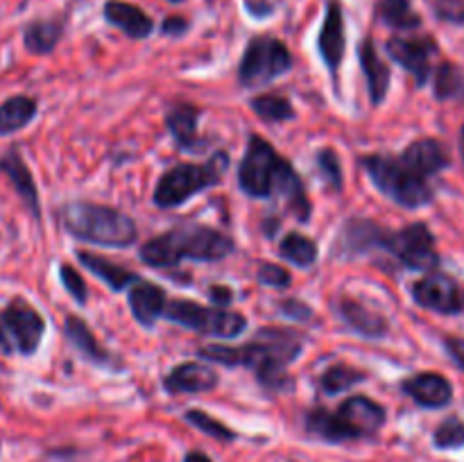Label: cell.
Returning a JSON list of instances; mask_svg holds the SVG:
<instances>
[{"label": "cell", "mask_w": 464, "mask_h": 462, "mask_svg": "<svg viewBox=\"0 0 464 462\" xmlns=\"http://www.w3.org/2000/svg\"><path fill=\"white\" fill-rule=\"evenodd\" d=\"M302 351V338L288 329H261L252 342L243 347L208 344L199 349V356L222 365H245L256 371V379L267 390L285 388L288 374L285 367Z\"/></svg>", "instance_id": "cell-1"}, {"label": "cell", "mask_w": 464, "mask_h": 462, "mask_svg": "<svg viewBox=\"0 0 464 462\" xmlns=\"http://www.w3.org/2000/svg\"><path fill=\"white\" fill-rule=\"evenodd\" d=\"M238 184L249 197H275V195H281L288 202L290 211L297 216V220L304 222L311 216V204L304 195L297 172L261 136L254 134L249 139L238 168Z\"/></svg>", "instance_id": "cell-2"}, {"label": "cell", "mask_w": 464, "mask_h": 462, "mask_svg": "<svg viewBox=\"0 0 464 462\" xmlns=\"http://www.w3.org/2000/svg\"><path fill=\"white\" fill-rule=\"evenodd\" d=\"M234 252V240L222 231L204 225L170 229L168 234L148 240L140 249V261L152 267H172L186 261H222Z\"/></svg>", "instance_id": "cell-3"}, {"label": "cell", "mask_w": 464, "mask_h": 462, "mask_svg": "<svg viewBox=\"0 0 464 462\" xmlns=\"http://www.w3.org/2000/svg\"><path fill=\"white\" fill-rule=\"evenodd\" d=\"M62 222L72 238L102 247H127L136 240L134 220L104 204H66L62 211Z\"/></svg>", "instance_id": "cell-4"}, {"label": "cell", "mask_w": 464, "mask_h": 462, "mask_svg": "<svg viewBox=\"0 0 464 462\" xmlns=\"http://www.w3.org/2000/svg\"><path fill=\"white\" fill-rule=\"evenodd\" d=\"M385 424V408L370 397H349L335 412L313 410L306 417L308 433L326 442L372 438Z\"/></svg>", "instance_id": "cell-5"}, {"label": "cell", "mask_w": 464, "mask_h": 462, "mask_svg": "<svg viewBox=\"0 0 464 462\" xmlns=\"http://www.w3.org/2000/svg\"><path fill=\"white\" fill-rule=\"evenodd\" d=\"M376 188L388 195L392 202L406 208H420L433 199V188L429 179L421 177L415 168L408 166L401 157H365L361 161Z\"/></svg>", "instance_id": "cell-6"}, {"label": "cell", "mask_w": 464, "mask_h": 462, "mask_svg": "<svg viewBox=\"0 0 464 462\" xmlns=\"http://www.w3.org/2000/svg\"><path fill=\"white\" fill-rule=\"evenodd\" d=\"M227 168H229V159L225 152H218L207 163H179L159 179L154 188V204L161 208L179 207L193 195L220 184Z\"/></svg>", "instance_id": "cell-7"}, {"label": "cell", "mask_w": 464, "mask_h": 462, "mask_svg": "<svg viewBox=\"0 0 464 462\" xmlns=\"http://www.w3.org/2000/svg\"><path fill=\"white\" fill-rule=\"evenodd\" d=\"M290 68H293V54L285 48L284 41L267 34L254 36L240 59L238 80L243 86L256 89L285 75Z\"/></svg>", "instance_id": "cell-8"}, {"label": "cell", "mask_w": 464, "mask_h": 462, "mask_svg": "<svg viewBox=\"0 0 464 462\" xmlns=\"http://www.w3.org/2000/svg\"><path fill=\"white\" fill-rule=\"evenodd\" d=\"M168 317L175 324L186 326L190 331H198L202 335L213 338H238L247 329V320L240 313L225 311V308H208L202 303L188 302V299H177L166 306Z\"/></svg>", "instance_id": "cell-9"}, {"label": "cell", "mask_w": 464, "mask_h": 462, "mask_svg": "<svg viewBox=\"0 0 464 462\" xmlns=\"http://www.w3.org/2000/svg\"><path fill=\"white\" fill-rule=\"evenodd\" d=\"M44 331V317L25 299H12V303L0 313V349L5 353L16 349L23 356H30L39 349Z\"/></svg>", "instance_id": "cell-10"}, {"label": "cell", "mask_w": 464, "mask_h": 462, "mask_svg": "<svg viewBox=\"0 0 464 462\" xmlns=\"http://www.w3.org/2000/svg\"><path fill=\"white\" fill-rule=\"evenodd\" d=\"M385 247L408 270L433 272L440 265V254L435 249V238L424 222H415V225L403 226L394 236H388Z\"/></svg>", "instance_id": "cell-11"}, {"label": "cell", "mask_w": 464, "mask_h": 462, "mask_svg": "<svg viewBox=\"0 0 464 462\" xmlns=\"http://www.w3.org/2000/svg\"><path fill=\"white\" fill-rule=\"evenodd\" d=\"M390 57L415 75L417 84H426L430 77V59L438 53V43L430 36H392L385 43Z\"/></svg>", "instance_id": "cell-12"}, {"label": "cell", "mask_w": 464, "mask_h": 462, "mask_svg": "<svg viewBox=\"0 0 464 462\" xmlns=\"http://www.w3.org/2000/svg\"><path fill=\"white\" fill-rule=\"evenodd\" d=\"M412 299L420 306L444 313V315H453L464 308V293L460 285L451 276L438 274V272L412 284Z\"/></svg>", "instance_id": "cell-13"}, {"label": "cell", "mask_w": 464, "mask_h": 462, "mask_svg": "<svg viewBox=\"0 0 464 462\" xmlns=\"http://www.w3.org/2000/svg\"><path fill=\"white\" fill-rule=\"evenodd\" d=\"M344 45H347V39H344V14L343 7H340L338 0H329L324 14V23H322L320 39H317V48H320L322 59L329 66L331 72L338 71L340 62L344 57Z\"/></svg>", "instance_id": "cell-14"}, {"label": "cell", "mask_w": 464, "mask_h": 462, "mask_svg": "<svg viewBox=\"0 0 464 462\" xmlns=\"http://www.w3.org/2000/svg\"><path fill=\"white\" fill-rule=\"evenodd\" d=\"M335 313H338V317L349 329L356 331L362 338L379 340L383 335H388L390 331L388 320L381 313L372 311L370 306H365V303L353 297H340L335 302Z\"/></svg>", "instance_id": "cell-15"}, {"label": "cell", "mask_w": 464, "mask_h": 462, "mask_svg": "<svg viewBox=\"0 0 464 462\" xmlns=\"http://www.w3.org/2000/svg\"><path fill=\"white\" fill-rule=\"evenodd\" d=\"M403 392L424 408H444L451 403L453 388L438 371H420L401 383Z\"/></svg>", "instance_id": "cell-16"}, {"label": "cell", "mask_w": 464, "mask_h": 462, "mask_svg": "<svg viewBox=\"0 0 464 462\" xmlns=\"http://www.w3.org/2000/svg\"><path fill=\"white\" fill-rule=\"evenodd\" d=\"M104 18L109 25L118 27L130 39H148L154 32V21L136 5L125 0H107L102 7Z\"/></svg>", "instance_id": "cell-17"}, {"label": "cell", "mask_w": 464, "mask_h": 462, "mask_svg": "<svg viewBox=\"0 0 464 462\" xmlns=\"http://www.w3.org/2000/svg\"><path fill=\"white\" fill-rule=\"evenodd\" d=\"M385 231L381 226H376L374 222L370 220H349L347 225L340 229L338 240H335L334 249L335 254H343V256H349V254H362L370 252V249L383 245L385 247Z\"/></svg>", "instance_id": "cell-18"}, {"label": "cell", "mask_w": 464, "mask_h": 462, "mask_svg": "<svg viewBox=\"0 0 464 462\" xmlns=\"http://www.w3.org/2000/svg\"><path fill=\"white\" fill-rule=\"evenodd\" d=\"M218 385V374L211 367L202 362H184L175 367L170 374L163 379V388L172 394H198L213 390Z\"/></svg>", "instance_id": "cell-19"}, {"label": "cell", "mask_w": 464, "mask_h": 462, "mask_svg": "<svg viewBox=\"0 0 464 462\" xmlns=\"http://www.w3.org/2000/svg\"><path fill=\"white\" fill-rule=\"evenodd\" d=\"M166 306V293L152 281H136L130 288V308L143 326H154Z\"/></svg>", "instance_id": "cell-20"}, {"label": "cell", "mask_w": 464, "mask_h": 462, "mask_svg": "<svg viewBox=\"0 0 464 462\" xmlns=\"http://www.w3.org/2000/svg\"><path fill=\"white\" fill-rule=\"evenodd\" d=\"M403 161L408 163L411 168H415L421 177H433L438 175L440 170L449 166V154L438 140L433 139H424V140H415V143L408 145L401 154Z\"/></svg>", "instance_id": "cell-21"}, {"label": "cell", "mask_w": 464, "mask_h": 462, "mask_svg": "<svg viewBox=\"0 0 464 462\" xmlns=\"http://www.w3.org/2000/svg\"><path fill=\"white\" fill-rule=\"evenodd\" d=\"M358 59H361L362 72L367 77V86H370V98L374 104H381L388 95L390 89V68L385 66L383 59L379 57L374 41L365 39L358 48Z\"/></svg>", "instance_id": "cell-22"}, {"label": "cell", "mask_w": 464, "mask_h": 462, "mask_svg": "<svg viewBox=\"0 0 464 462\" xmlns=\"http://www.w3.org/2000/svg\"><path fill=\"white\" fill-rule=\"evenodd\" d=\"M0 172H5V175L9 177V181L14 184L16 193L21 195V199L32 211V216L39 217V195H36L34 179H32L30 170H27V166L23 163L21 154L14 152V149L5 154V157L0 159Z\"/></svg>", "instance_id": "cell-23"}, {"label": "cell", "mask_w": 464, "mask_h": 462, "mask_svg": "<svg viewBox=\"0 0 464 462\" xmlns=\"http://www.w3.org/2000/svg\"><path fill=\"white\" fill-rule=\"evenodd\" d=\"M77 258H80V263L86 267V270L93 272L100 281H104V284H107L111 290H116V293L131 288V284L140 281L136 272L116 265V263L107 261V258L98 256V254L80 252L77 254Z\"/></svg>", "instance_id": "cell-24"}, {"label": "cell", "mask_w": 464, "mask_h": 462, "mask_svg": "<svg viewBox=\"0 0 464 462\" xmlns=\"http://www.w3.org/2000/svg\"><path fill=\"white\" fill-rule=\"evenodd\" d=\"M62 34V18H39V21H32L30 25L23 30V43H25V48L30 50V53L48 54L57 48Z\"/></svg>", "instance_id": "cell-25"}, {"label": "cell", "mask_w": 464, "mask_h": 462, "mask_svg": "<svg viewBox=\"0 0 464 462\" xmlns=\"http://www.w3.org/2000/svg\"><path fill=\"white\" fill-rule=\"evenodd\" d=\"M198 118L199 109H195L193 104H175V107L166 113L168 130L175 136L177 145H179L181 149L198 148Z\"/></svg>", "instance_id": "cell-26"}, {"label": "cell", "mask_w": 464, "mask_h": 462, "mask_svg": "<svg viewBox=\"0 0 464 462\" xmlns=\"http://www.w3.org/2000/svg\"><path fill=\"white\" fill-rule=\"evenodd\" d=\"M63 333H66L72 349H77L86 361L95 362V365H109V353L100 347L95 335L91 333V329L80 320V317H66Z\"/></svg>", "instance_id": "cell-27"}, {"label": "cell", "mask_w": 464, "mask_h": 462, "mask_svg": "<svg viewBox=\"0 0 464 462\" xmlns=\"http://www.w3.org/2000/svg\"><path fill=\"white\" fill-rule=\"evenodd\" d=\"M36 116V102L27 95H14L0 104V136L23 130Z\"/></svg>", "instance_id": "cell-28"}, {"label": "cell", "mask_w": 464, "mask_h": 462, "mask_svg": "<svg viewBox=\"0 0 464 462\" xmlns=\"http://www.w3.org/2000/svg\"><path fill=\"white\" fill-rule=\"evenodd\" d=\"M376 18L392 30H417L421 25L411 0H376Z\"/></svg>", "instance_id": "cell-29"}, {"label": "cell", "mask_w": 464, "mask_h": 462, "mask_svg": "<svg viewBox=\"0 0 464 462\" xmlns=\"http://www.w3.org/2000/svg\"><path fill=\"white\" fill-rule=\"evenodd\" d=\"M279 254L297 267H311L317 261V245L302 234H288L281 243Z\"/></svg>", "instance_id": "cell-30"}, {"label": "cell", "mask_w": 464, "mask_h": 462, "mask_svg": "<svg viewBox=\"0 0 464 462\" xmlns=\"http://www.w3.org/2000/svg\"><path fill=\"white\" fill-rule=\"evenodd\" d=\"M249 107L254 109L258 118L263 120H270V122H284L295 118V109L290 104V100L281 98V95L275 93H267V95H258L249 102Z\"/></svg>", "instance_id": "cell-31"}, {"label": "cell", "mask_w": 464, "mask_h": 462, "mask_svg": "<svg viewBox=\"0 0 464 462\" xmlns=\"http://www.w3.org/2000/svg\"><path fill=\"white\" fill-rule=\"evenodd\" d=\"M365 379L361 370H353L349 365H334L322 374L320 379V388L324 390L326 394H340V392H347L352 390L353 385L361 383Z\"/></svg>", "instance_id": "cell-32"}, {"label": "cell", "mask_w": 464, "mask_h": 462, "mask_svg": "<svg viewBox=\"0 0 464 462\" xmlns=\"http://www.w3.org/2000/svg\"><path fill=\"white\" fill-rule=\"evenodd\" d=\"M462 89L464 77L460 68L453 66V63H442V66L435 71V95H438L440 100L456 98Z\"/></svg>", "instance_id": "cell-33"}, {"label": "cell", "mask_w": 464, "mask_h": 462, "mask_svg": "<svg viewBox=\"0 0 464 462\" xmlns=\"http://www.w3.org/2000/svg\"><path fill=\"white\" fill-rule=\"evenodd\" d=\"M186 421H188V424H193L198 430H202V433L211 435V438H216V439H222V442H231V439L236 438L234 430L227 428L222 421L213 419V417L207 415L204 410H188L186 412Z\"/></svg>", "instance_id": "cell-34"}, {"label": "cell", "mask_w": 464, "mask_h": 462, "mask_svg": "<svg viewBox=\"0 0 464 462\" xmlns=\"http://www.w3.org/2000/svg\"><path fill=\"white\" fill-rule=\"evenodd\" d=\"M435 447L440 448L464 447V421L451 417V419H447L444 424H440L438 430H435Z\"/></svg>", "instance_id": "cell-35"}, {"label": "cell", "mask_w": 464, "mask_h": 462, "mask_svg": "<svg viewBox=\"0 0 464 462\" xmlns=\"http://www.w3.org/2000/svg\"><path fill=\"white\" fill-rule=\"evenodd\" d=\"M317 163H320L322 175H324V179L329 181L331 188L334 190L343 188V172H340V163L334 149H322V152L317 154Z\"/></svg>", "instance_id": "cell-36"}, {"label": "cell", "mask_w": 464, "mask_h": 462, "mask_svg": "<svg viewBox=\"0 0 464 462\" xmlns=\"http://www.w3.org/2000/svg\"><path fill=\"white\" fill-rule=\"evenodd\" d=\"M59 276H62V284L66 285V290L71 293V297L75 299L77 303H84L86 297H89V290H86L84 279L80 276V272L75 267H71L68 263H63L62 270H59Z\"/></svg>", "instance_id": "cell-37"}, {"label": "cell", "mask_w": 464, "mask_h": 462, "mask_svg": "<svg viewBox=\"0 0 464 462\" xmlns=\"http://www.w3.org/2000/svg\"><path fill=\"white\" fill-rule=\"evenodd\" d=\"M258 281L263 285H270V288H288L293 276H290L288 270H284L281 265H275V263H263L258 267Z\"/></svg>", "instance_id": "cell-38"}, {"label": "cell", "mask_w": 464, "mask_h": 462, "mask_svg": "<svg viewBox=\"0 0 464 462\" xmlns=\"http://www.w3.org/2000/svg\"><path fill=\"white\" fill-rule=\"evenodd\" d=\"M438 18L449 23H464V0H435Z\"/></svg>", "instance_id": "cell-39"}, {"label": "cell", "mask_w": 464, "mask_h": 462, "mask_svg": "<svg viewBox=\"0 0 464 462\" xmlns=\"http://www.w3.org/2000/svg\"><path fill=\"white\" fill-rule=\"evenodd\" d=\"M279 311L284 313V315L293 317V320H299V322H306L313 317V311L306 306V303L297 302V299H285V302H279Z\"/></svg>", "instance_id": "cell-40"}, {"label": "cell", "mask_w": 464, "mask_h": 462, "mask_svg": "<svg viewBox=\"0 0 464 462\" xmlns=\"http://www.w3.org/2000/svg\"><path fill=\"white\" fill-rule=\"evenodd\" d=\"M161 30H163V34H170V36L184 34V32L188 30V21H186V18H179V16H168L166 21H163Z\"/></svg>", "instance_id": "cell-41"}, {"label": "cell", "mask_w": 464, "mask_h": 462, "mask_svg": "<svg viewBox=\"0 0 464 462\" xmlns=\"http://www.w3.org/2000/svg\"><path fill=\"white\" fill-rule=\"evenodd\" d=\"M447 351L453 361L464 370V338H449L447 340Z\"/></svg>", "instance_id": "cell-42"}, {"label": "cell", "mask_w": 464, "mask_h": 462, "mask_svg": "<svg viewBox=\"0 0 464 462\" xmlns=\"http://www.w3.org/2000/svg\"><path fill=\"white\" fill-rule=\"evenodd\" d=\"M245 5H247V12L256 18L267 16L272 12V5L267 0H245Z\"/></svg>", "instance_id": "cell-43"}, {"label": "cell", "mask_w": 464, "mask_h": 462, "mask_svg": "<svg viewBox=\"0 0 464 462\" xmlns=\"http://www.w3.org/2000/svg\"><path fill=\"white\" fill-rule=\"evenodd\" d=\"M211 299L218 303V306H225V303H229L231 293L227 288H220V285H216V288L211 290Z\"/></svg>", "instance_id": "cell-44"}, {"label": "cell", "mask_w": 464, "mask_h": 462, "mask_svg": "<svg viewBox=\"0 0 464 462\" xmlns=\"http://www.w3.org/2000/svg\"><path fill=\"white\" fill-rule=\"evenodd\" d=\"M184 462H211V460H208V456H204L202 451H190Z\"/></svg>", "instance_id": "cell-45"}, {"label": "cell", "mask_w": 464, "mask_h": 462, "mask_svg": "<svg viewBox=\"0 0 464 462\" xmlns=\"http://www.w3.org/2000/svg\"><path fill=\"white\" fill-rule=\"evenodd\" d=\"M460 149H462V157H464V130H462V134H460Z\"/></svg>", "instance_id": "cell-46"}, {"label": "cell", "mask_w": 464, "mask_h": 462, "mask_svg": "<svg viewBox=\"0 0 464 462\" xmlns=\"http://www.w3.org/2000/svg\"><path fill=\"white\" fill-rule=\"evenodd\" d=\"M168 3H175L177 5V3H181V0H168Z\"/></svg>", "instance_id": "cell-47"}]
</instances>
